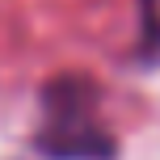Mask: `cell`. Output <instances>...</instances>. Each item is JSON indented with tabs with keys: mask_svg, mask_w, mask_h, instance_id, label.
<instances>
[{
	"mask_svg": "<svg viewBox=\"0 0 160 160\" xmlns=\"http://www.w3.org/2000/svg\"><path fill=\"white\" fill-rule=\"evenodd\" d=\"M101 93L88 76L63 72L42 84V131L34 135V148L51 160H114L110 127L97 114Z\"/></svg>",
	"mask_w": 160,
	"mask_h": 160,
	"instance_id": "6da1fadb",
	"label": "cell"
},
{
	"mask_svg": "<svg viewBox=\"0 0 160 160\" xmlns=\"http://www.w3.org/2000/svg\"><path fill=\"white\" fill-rule=\"evenodd\" d=\"M139 17H143V42L160 51V0H139Z\"/></svg>",
	"mask_w": 160,
	"mask_h": 160,
	"instance_id": "7a4b0ae2",
	"label": "cell"
}]
</instances>
